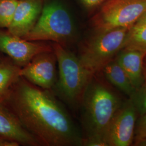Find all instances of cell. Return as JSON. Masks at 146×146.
Here are the masks:
<instances>
[{
    "label": "cell",
    "instance_id": "ac0fdd59",
    "mask_svg": "<svg viewBox=\"0 0 146 146\" xmlns=\"http://www.w3.org/2000/svg\"><path fill=\"white\" fill-rule=\"evenodd\" d=\"M146 138V114L136 121L134 132V141Z\"/></svg>",
    "mask_w": 146,
    "mask_h": 146
},
{
    "label": "cell",
    "instance_id": "2e32d148",
    "mask_svg": "<svg viewBox=\"0 0 146 146\" xmlns=\"http://www.w3.org/2000/svg\"><path fill=\"white\" fill-rule=\"evenodd\" d=\"M18 2L19 0H0V28L9 27Z\"/></svg>",
    "mask_w": 146,
    "mask_h": 146
},
{
    "label": "cell",
    "instance_id": "277c9868",
    "mask_svg": "<svg viewBox=\"0 0 146 146\" xmlns=\"http://www.w3.org/2000/svg\"><path fill=\"white\" fill-rule=\"evenodd\" d=\"M58 65V78L54 87L58 95L73 107L81 104L84 93L94 75L84 68L78 56L66 47L52 45Z\"/></svg>",
    "mask_w": 146,
    "mask_h": 146
},
{
    "label": "cell",
    "instance_id": "7402d4cb",
    "mask_svg": "<svg viewBox=\"0 0 146 146\" xmlns=\"http://www.w3.org/2000/svg\"><path fill=\"white\" fill-rule=\"evenodd\" d=\"M134 145L136 146H146V138L135 141Z\"/></svg>",
    "mask_w": 146,
    "mask_h": 146
},
{
    "label": "cell",
    "instance_id": "e0dca14e",
    "mask_svg": "<svg viewBox=\"0 0 146 146\" xmlns=\"http://www.w3.org/2000/svg\"><path fill=\"white\" fill-rule=\"evenodd\" d=\"M129 98L134 104L138 116L146 114V81L136 89L134 94Z\"/></svg>",
    "mask_w": 146,
    "mask_h": 146
},
{
    "label": "cell",
    "instance_id": "7c38bea8",
    "mask_svg": "<svg viewBox=\"0 0 146 146\" xmlns=\"http://www.w3.org/2000/svg\"><path fill=\"white\" fill-rule=\"evenodd\" d=\"M146 56V54L140 50L123 48L115 58L136 89L145 82L143 62Z\"/></svg>",
    "mask_w": 146,
    "mask_h": 146
},
{
    "label": "cell",
    "instance_id": "3957f363",
    "mask_svg": "<svg viewBox=\"0 0 146 146\" xmlns=\"http://www.w3.org/2000/svg\"><path fill=\"white\" fill-rule=\"evenodd\" d=\"M22 38L31 41H52L66 47L76 40L77 29L66 6L58 0H48L44 2L34 26Z\"/></svg>",
    "mask_w": 146,
    "mask_h": 146
},
{
    "label": "cell",
    "instance_id": "5b68a950",
    "mask_svg": "<svg viewBox=\"0 0 146 146\" xmlns=\"http://www.w3.org/2000/svg\"><path fill=\"white\" fill-rule=\"evenodd\" d=\"M131 28H120L106 31H94L80 49V61L93 75L100 73L123 48Z\"/></svg>",
    "mask_w": 146,
    "mask_h": 146
},
{
    "label": "cell",
    "instance_id": "8992f818",
    "mask_svg": "<svg viewBox=\"0 0 146 146\" xmlns=\"http://www.w3.org/2000/svg\"><path fill=\"white\" fill-rule=\"evenodd\" d=\"M146 11V0H107L91 19L94 31L131 28Z\"/></svg>",
    "mask_w": 146,
    "mask_h": 146
},
{
    "label": "cell",
    "instance_id": "9a60e30c",
    "mask_svg": "<svg viewBox=\"0 0 146 146\" xmlns=\"http://www.w3.org/2000/svg\"><path fill=\"white\" fill-rule=\"evenodd\" d=\"M123 48L139 50L146 54V26L135 28H131Z\"/></svg>",
    "mask_w": 146,
    "mask_h": 146
},
{
    "label": "cell",
    "instance_id": "6da1fadb",
    "mask_svg": "<svg viewBox=\"0 0 146 146\" xmlns=\"http://www.w3.org/2000/svg\"><path fill=\"white\" fill-rule=\"evenodd\" d=\"M5 104L42 146H83L81 133L48 90L20 77Z\"/></svg>",
    "mask_w": 146,
    "mask_h": 146
},
{
    "label": "cell",
    "instance_id": "52a82bcc",
    "mask_svg": "<svg viewBox=\"0 0 146 146\" xmlns=\"http://www.w3.org/2000/svg\"><path fill=\"white\" fill-rule=\"evenodd\" d=\"M137 113L131 98L124 100L110 123L105 136L108 146H129L134 139Z\"/></svg>",
    "mask_w": 146,
    "mask_h": 146
},
{
    "label": "cell",
    "instance_id": "5bb4252c",
    "mask_svg": "<svg viewBox=\"0 0 146 146\" xmlns=\"http://www.w3.org/2000/svg\"><path fill=\"white\" fill-rule=\"evenodd\" d=\"M21 67L9 60L0 62V104H4L13 88L21 77Z\"/></svg>",
    "mask_w": 146,
    "mask_h": 146
},
{
    "label": "cell",
    "instance_id": "9c48e42d",
    "mask_svg": "<svg viewBox=\"0 0 146 146\" xmlns=\"http://www.w3.org/2000/svg\"><path fill=\"white\" fill-rule=\"evenodd\" d=\"M52 46L40 41H31L0 30V52L7 54L20 67L41 52L52 51Z\"/></svg>",
    "mask_w": 146,
    "mask_h": 146
},
{
    "label": "cell",
    "instance_id": "30bf717a",
    "mask_svg": "<svg viewBox=\"0 0 146 146\" xmlns=\"http://www.w3.org/2000/svg\"><path fill=\"white\" fill-rule=\"evenodd\" d=\"M43 3V0H19L8 31L21 37L26 35L38 20Z\"/></svg>",
    "mask_w": 146,
    "mask_h": 146
},
{
    "label": "cell",
    "instance_id": "cb8c5ba5",
    "mask_svg": "<svg viewBox=\"0 0 146 146\" xmlns=\"http://www.w3.org/2000/svg\"><path fill=\"white\" fill-rule=\"evenodd\" d=\"M2 60H2V59H1V58H0V62H1Z\"/></svg>",
    "mask_w": 146,
    "mask_h": 146
},
{
    "label": "cell",
    "instance_id": "603a6c76",
    "mask_svg": "<svg viewBox=\"0 0 146 146\" xmlns=\"http://www.w3.org/2000/svg\"><path fill=\"white\" fill-rule=\"evenodd\" d=\"M143 75L145 78V81H146V56L143 62Z\"/></svg>",
    "mask_w": 146,
    "mask_h": 146
},
{
    "label": "cell",
    "instance_id": "8fae6325",
    "mask_svg": "<svg viewBox=\"0 0 146 146\" xmlns=\"http://www.w3.org/2000/svg\"><path fill=\"white\" fill-rule=\"evenodd\" d=\"M0 136L19 145L42 146L40 141L27 130L14 112L0 104Z\"/></svg>",
    "mask_w": 146,
    "mask_h": 146
},
{
    "label": "cell",
    "instance_id": "d6986e66",
    "mask_svg": "<svg viewBox=\"0 0 146 146\" xmlns=\"http://www.w3.org/2000/svg\"><path fill=\"white\" fill-rule=\"evenodd\" d=\"M88 10L92 11L102 5L107 0H80Z\"/></svg>",
    "mask_w": 146,
    "mask_h": 146
},
{
    "label": "cell",
    "instance_id": "4fadbf2b",
    "mask_svg": "<svg viewBox=\"0 0 146 146\" xmlns=\"http://www.w3.org/2000/svg\"><path fill=\"white\" fill-rule=\"evenodd\" d=\"M101 72L104 78L117 90L122 92L129 98L134 94L135 88L115 58L108 63Z\"/></svg>",
    "mask_w": 146,
    "mask_h": 146
},
{
    "label": "cell",
    "instance_id": "44dd1931",
    "mask_svg": "<svg viewBox=\"0 0 146 146\" xmlns=\"http://www.w3.org/2000/svg\"><path fill=\"white\" fill-rule=\"evenodd\" d=\"M19 145L15 142L11 141L0 136V146H19Z\"/></svg>",
    "mask_w": 146,
    "mask_h": 146
},
{
    "label": "cell",
    "instance_id": "7a4b0ae2",
    "mask_svg": "<svg viewBox=\"0 0 146 146\" xmlns=\"http://www.w3.org/2000/svg\"><path fill=\"white\" fill-rule=\"evenodd\" d=\"M95 74L84 93L81 104L86 136L83 146H108L105 136L110 123L123 102L116 88Z\"/></svg>",
    "mask_w": 146,
    "mask_h": 146
},
{
    "label": "cell",
    "instance_id": "ba28073f",
    "mask_svg": "<svg viewBox=\"0 0 146 146\" xmlns=\"http://www.w3.org/2000/svg\"><path fill=\"white\" fill-rule=\"evenodd\" d=\"M56 63L53 50L41 52L21 67L20 76L37 87L49 90L57 81Z\"/></svg>",
    "mask_w": 146,
    "mask_h": 146
},
{
    "label": "cell",
    "instance_id": "ffe728a7",
    "mask_svg": "<svg viewBox=\"0 0 146 146\" xmlns=\"http://www.w3.org/2000/svg\"><path fill=\"white\" fill-rule=\"evenodd\" d=\"M146 26V11L145 13L140 16V17L137 20L135 23L132 26L131 28H135L141 27Z\"/></svg>",
    "mask_w": 146,
    "mask_h": 146
}]
</instances>
